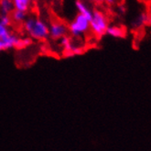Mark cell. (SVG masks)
<instances>
[{
    "label": "cell",
    "mask_w": 151,
    "mask_h": 151,
    "mask_svg": "<svg viewBox=\"0 0 151 151\" xmlns=\"http://www.w3.org/2000/svg\"><path fill=\"white\" fill-rule=\"evenodd\" d=\"M26 36L33 41H45L49 39V24L35 13H29L22 24Z\"/></svg>",
    "instance_id": "obj_1"
},
{
    "label": "cell",
    "mask_w": 151,
    "mask_h": 151,
    "mask_svg": "<svg viewBox=\"0 0 151 151\" xmlns=\"http://www.w3.org/2000/svg\"><path fill=\"white\" fill-rule=\"evenodd\" d=\"M69 36L82 39L90 33V19L81 14H76L68 24Z\"/></svg>",
    "instance_id": "obj_2"
},
{
    "label": "cell",
    "mask_w": 151,
    "mask_h": 151,
    "mask_svg": "<svg viewBox=\"0 0 151 151\" xmlns=\"http://www.w3.org/2000/svg\"><path fill=\"white\" fill-rule=\"evenodd\" d=\"M107 16L102 10L94 9L90 19V32L96 38H102L106 34L109 26Z\"/></svg>",
    "instance_id": "obj_3"
},
{
    "label": "cell",
    "mask_w": 151,
    "mask_h": 151,
    "mask_svg": "<svg viewBox=\"0 0 151 151\" xmlns=\"http://www.w3.org/2000/svg\"><path fill=\"white\" fill-rule=\"evenodd\" d=\"M66 36H69L68 24L61 20H52L49 24V39L57 41Z\"/></svg>",
    "instance_id": "obj_4"
},
{
    "label": "cell",
    "mask_w": 151,
    "mask_h": 151,
    "mask_svg": "<svg viewBox=\"0 0 151 151\" xmlns=\"http://www.w3.org/2000/svg\"><path fill=\"white\" fill-rule=\"evenodd\" d=\"M20 37L21 36L19 34L11 30L6 36L0 38V52L12 49H19Z\"/></svg>",
    "instance_id": "obj_5"
},
{
    "label": "cell",
    "mask_w": 151,
    "mask_h": 151,
    "mask_svg": "<svg viewBox=\"0 0 151 151\" xmlns=\"http://www.w3.org/2000/svg\"><path fill=\"white\" fill-rule=\"evenodd\" d=\"M74 6L78 14L83 15L84 17H88L89 19H91L94 9L92 7V6L89 4L88 1H86V0H75Z\"/></svg>",
    "instance_id": "obj_6"
},
{
    "label": "cell",
    "mask_w": 151,
    "mask_h": 151,
    "mask_svg": "<svg viewBox=\"0 0 151 151\" xmlns=\"http://www.w3.org/2000/svg\"><path fill=\"white\" fill-rule=\"evenodd\" d=\"M14 10H19L29 14L34 9L33 0H12Z\"/></svg>",
    "instance_id": "obj_7"
},
{
    "label": "cell",
    "mask_w": 151,
    "mask_h": 151,
    "mask_svg": "<svg viewBox=\"0 0 151 151\" xmlns=\"http://www.w3.org/2000/svg\"><path fill=\"white\" fill-rule=\"evenodd\" d=\"M106 34L109 35L110 37H113L115 39H122V38L126 37L127 31L122 26L109 25L108 28H107V30H106Z\"/></svg>",
    "instance_id": "obj_8"
},
{
    "label": "cell",
    "mask_w": 151,
    "mask_h": 151,
    "mask_svg": "<svg viewBox=\"0 0 151 151\" xmlns=\"http://www.w3.org/2000/svg\"><path fill=\"white\" fill-rule=\"evenodd\" d=\"M29 14H27L25 12L22 11H19V10H14L10 17H11V20H12V25H16V26H22V24L24 23V21L26 20L27 17H28Z\"/></svg>",
    "instance_id": "obj_9"
},
{
    "label": "cell",
    "mask_w": 151,
    "mask_h": 151,
    "mask_svg": "<svg viewBox=\"0 0 151 151\" xmlns=\"http://www.w3.org/2000/svg\"><path fill=\"white\" fill-rule=\"evenodd\" d=\"M147 14L145 12H142L138 14L135 19H133L131 23V27H132V29H140L147 24Z\"/></svg>",
    "instance_id": "obj_10"
},
{
    "label": "cell",
    "mask_w": 151,
    "mask_h": 151,
    "mask_svg": "<svg viewBox=\"0 0 151 151\" xmlns=\"http://www.w3.org/2000/svg\"><path fill=\"white\" fill-rule=\"evenodd\" d=\"M14 11V6L12 0H0V14L11 15Z\"/></svg>",
    "instance_id": "obj_11"
},
{
    "label": "cell",
    "mask_w": 151,
    "mask_h": 151,
    "mask_svg": "<svg viewBox=\"0 0 151 151\" xmlns=\"http://www.w3.org/2000/svg\"><path fill=\"white\" fill-rule=\"evenodd\" d=\"M0 24L10 28L12 26V20L10 15H1L0 14Z\"/></svg>",
    "instance_id": "obj_12"
},
{
    "label": "cell",
    "mask_w": 151,
    "mask_h": 151,
    "mask_svg": "<svg viewBox=\"0 0 151 151\" xmlns=\"http://www.w3.org/2000/svg\"><path fill=\"white\" fill-rule=\"evenodd\" d=\"M11 31V29L8 28V27H6L2 24H0V38H2L6 35H7Z\"/></svg>",
    "instance_id": "obj_13"
},
{
    "label": "cell",
    "mask_w": 151,
    "mask_h": 151,
    "mask_svg": "<svg viewBox=\"0 0 151 151\" xmlns=\"http://www.w3.org/2000/svg\"><path fill=\"white\" fill-rule=\"evenodd\" d=\"M115 2H116V0H104V3L108 6H113L115 4Z\"/></svg>",
    "instance_id": "obj_14"
},
{
    "label": "cell",
    "mask_w": 151,
    "mask_h": 151,
    "mask_svg": "<svg viewBox=\"0 0 151 151\" xmlns=\"http://www.w3.org/2000/svg\"><path fill=\"white\" fill-rule=\"evenodd\" d=\"M88 2H94V3H97V4H101V3H104V0H86Z\"/></svg>",
    "instance_id": "obj_15"
},
{
    "label": "cell",
    "mask_w": 151,
    "mask_h": 151,
    "mask_svg": "<svg viewBox=\"0 0 151 151\" xmlns=\"http://www.w3.org/2000/svg\"><path fill=\"white\" fill-rule=\"evenodd\" d=\"M147 24L151 26V14L150 15H147Z\"/></svg>",
    "instance_id": "obj_16"
},
{
    "label": "cell",
    "mask_w": 151,
    "mask_h": 151,
    "mask_svg": "<svg viewBox=\"0 0 151 151\" xmlns=\"http://www.w3.org/2000/svg\"><path fill=\"white\" fill-rule=\"evenodd\" d=\"M33 1H34V2H35V1H37V0H33Z\"/></svg>",
    "instance_id": "obj_17"
}]
</instances>
